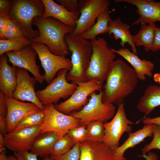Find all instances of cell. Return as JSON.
<instances>
[{
    "label": "cell",
    "instance_id": "cell-22",
    "mask_svg": "<svg viewBox=\"0 0 160 160\" xmlns=\"http://www.w3.org/2000/svg\"><path fill=\"white\" fill-rule=\"evenodd\" d=\"M42 1L45 8L43 17H53L68 26L76 27L80 15L79 12L68 11L52 0Z\"/></svg>",
    "mask_w": 160,
    "mask_h": 160
},
{
    "label": "cell",
    "instance_id": "cell-42",
    "mask_svg": "<svg viewBox=\"0 0 160 160\" xmlns=\"http://www.w3.org/2000/svg\"><path fill=\"white\" fill-rule=\"evenodd\" d=\"M142 122L144 124H154L160 127V116L153 118L149 117L143 118Z\"/></svg>",
    "mask_w": 160,
    "mask_h": 160
},
{
    "label": "cell",
    "instance_id": "cell-34",
    "mask_svg": "<svg viewBox=\"0 0 160 160\" xmlns=\"http://www.w3.org/2000/svg\"><path fill=\"white\" fill-rule=\"evenodd\" d=\"M80 142L77 143L69 151L59 156H50L53 160H79L80 151Z\"/></svg>",
    "mask_w": 160,
    "mask_h": 160
},
{
    "label": "cell",
    "instance_id": "cell-45",
    "mask_svg": "<svg viewBox=\"0 0 160 160\" xmlns=\"http://www.w3.org/2000/svg\"><path fill=\"white\" fill-rule=\"evenodd\" d=\"M153 79L155 81L159 82L160 84V72L154 74L153 76Z\"/></svg>",
    "mask_w": 160,
    "mask_h": 160
},
{
    "label": "cell",
    "instance_id": "cell-29",
    "mask_svg": "<svg viewBox=\"0 0 160 160\" xmlns=\"http://www.w3.org/2000/svg\"><path fill=\"white\" fill-rule=\"evenodd\" d=\"M45 116L44 110L30 114L20 121L12 132L36 126H40L43 122Z\"/></svg>",
    "mask_w": 160,
    "mask_h": 160
},
{
    "label": "cell",
    "instance_id": "cell-20",
    "mask_svg": "<svg viewBox=\"0 0 160 160\" xmlns=\"http://www.w3.org/2000/svg\"><path fill=\"white\" fill-rule=\"evenodd\" d=\"M115 53L120 55L132 66L139 79L144 81L146 76L151 77L154 70V64L149 60H141L137 55L131 52L127 48H120L118 50L111 48Z\"/></svg>",
    "mask_w": 160,
    "mask_h": 160
},
{
    "label": "cell",
    "instance_id": "cell-32",
    "mask_svg": "<svg viewBox=\"0 0 160 160\" xmlns=\"http://www.w3.org/2000/svg\"><path fill=\"white\" fill-rule=\"evenodd\" d=\"M4 37L8 39L25 41L29 40L25 37L20 27L9 19L4 33Z\"/></svg>",
    "mask_w": 160,
    "mask_h": 160
},
{
    "label": "cell",
    "instance_id": "cell-1",
    "mask_svg": "<svg viewBox=\"0 0 160 160\" xmlns=\"http://www.w3.org/2000/svg\"><path fill=\"white\" fill-rule=\"evenodd\" d=\"M138 79L133 68L122 59L114 60L103 86L102 102L118 105L124 103V99L136 88Z\"/></svg>",
    "mask_w": 160,
    "mask_h": 160
},
{
    "label": "cell",
    "instance_id": "cell-40",
    "mask_svg": "<svg viewBox=\"0 0 160 160\" xmlns=\"http://www.w3.org/2000/svg\"><path fill=\"white\" fill-rule=\"evenodd\" d=\"M7 112V107L5 101V96L0 92V118L6 119Z\"/></svg>",
    "mask_w": 160,
    "mask_h": 160
},
{
    "label": "cell",
    "instance_id": "cell-18",
    "mask_svg": "<svg viewBox=\"0 0 160 160\" xmlns=\"http://www.w3.org/2000/svg\"><path fill=\"white\" fill-rule=\"evenodd\" d=\"M79 160H113V149L103 142L86 140L80 142Z\"/></svg>",
    "mask_w": 160,
    "mask_h": 160
},
{
    "label": "cell",
    "instance_id": "cell-21",
    "mask_svg": "<svg viewBox=\"0 0 160 160\" xmlns=\"http://www.w3.org/2000/svg\"><path fill=\"white\" fill-rule=\"evenodd\" d=\"M154 124H145L136 131L128 133V137L121 146L113 149V160H126L124 152L128 149L132 148L148 137H153Z\"/></svg>",
    "mask_w": 160,
    "mask_h": 160
},
{
    "label": "cell",
    "instance_id": "cell-3",
    "mask_svg": "<svg viewBox=\"0 0 160 160\" xmlns=\"http://www.w3.org/2000/svg\"><path fill=\"white\" fill-rule=\"evenodd\" d=\"M65 40L71 54L72 68L66 74L67 81L76 84L87 81L86 75L92 52L91 41L72 33L66 34Z\"/></svg>",
    "mask_w": 160,
    "mask_h": 160
},
{
    "label": "cell",
    "instance_id": "cell-37",
    "mask_svg": "<svg viewBox=\"0 0 160 160\" xmlns=\"http://www.w3.org/2000/svg\"><path fill=\"white\" fill-rule=\"evenodd\" d=\"M14 153V156L18 160H38L36 155L28 151Z\"/></svg>",
    "mask_w": 160,
    "mask_h": 160
},
{
    "label": "cell",
    "instance_id": "cell-13",
    "mask_svg": "<svg viewBox=\"0 0 160 160\" xmlns=\"http://www.w3.org/2000/svg\"><path fill=\"white\" fill-rule=\"evenodd\" d=\"M5 54L12 66L29 71L40 84L44 82V77L41 74L39 66L36 61L37 54L30 45L20 50L8 52Z\"/></svg>",
    "mask_w": 160,
    "mask_h": 160
},
{
    "label": "cell",
    "instance_id": "cell-25",
    "mask_svg": "<svg viewBox=\"0 0 160 160\" xmlns=\"http://www.w3.org/2000/svg\"><path fill=\"white\" fill-rule=\"evenodd\" d=\"M160 105V86L153 85L148 86L140 98L137 106L146 117L155 108Z\"/></svg>",
    "mask_w": 160,
    "mask_h": 160
},
{
    "label": "cell",
    "instance_id": "cell-5",
    "mask_svg": "<svg viewBox=\"0 0 160 160\" xmlns=\"http://www.w3.org/2000/svg\"><path fill=\"white\" fill-rule=\"evenodd\" d=\"M91 41L92 52L86 79L87 81L96 79L103 86L116 57V53L108 47L104 38L99 37Z\"/></svg>",
    "mask_w": 160,
    "mask_h": 160
},
{
    "label": "cell",
    "instance_id": "cell-48",
    "mask_svg": "<svg viewBox=\"0 0 160 160\" xmlns=\"http://www.w3.org/2000/svg\"><path fill=\"white\" fill-rule=\"evenodd\" d=\"M42 160H53L50 157H48L44 158Z\"/></svg>",
    "mask_w": 160,
    "mask_h": 160
},
{
    "label": "cell",
    "instance_id": "cell-36",
    "mask_svg": "<svg viewBox=\"0 0 160 160\" xmlns=\"http://www.w3.org/2000/svg\"><path fill=\"white\" fill-rule=\"evenodd\" d=\"M56 1L68 11L79 12V1L77 0H57Z\"/></svg>",
    "mask_w": 160,
    "mask_h": 160
},
{
    "label": "cell",
    "instance_id": "cell-30",
    "mask_svg": "<svg viewBox=\"0 0 160 160\" xmlns=\"http://www.w3.org/2000/svg\"><path fill=\"white\" fill-rule=\"evenodd\" d=\"M76 143L67 133L63 135L55 142L50 155L59 156L64 154L70 151Z\"/></svg>",
    "mask_w": 160,
    "mask_h": 160
},
{
    "label": "cell",
    "instance_id": "cell-41",
    "mask_svg": "<svg viewBox=\"0 0 160 160\" xmlns=\"http://www.w3.org/2000/svg\"><path fill=\"white\" fill-rule=\"evenodd\" d=\"M9 18L7 16L0 15V39H4V33Z\"/></svg>",
    "mask_w": 160,
    "mask_h": 160
},
{
    "label": "cell",
    "instance_id": "cell-47",
    "mask_svg": "<svg viewBox=\"0 0 160 160\" xmlns=\"http://www.w3.org/2000/svg\"><path fill=\"white\" fill-rule=\"evenodd\" d=\"M7 160H18L15 156L11 155L8 156Z\"/></svg>",
    "mask_w": 160,
    "mask_h": 160
},
{
    "label": "cell",
    "instance_id": "cell-39",
    "mask_svg": "<svg viewBox=\"0 0 160 160\" xmlns=\"http://www.w3.org/2000/svg\"><path fill=\"white\" fill-rule=\"evenodd\" d=\"M160 50V28L156 27L155 28L154 40L151 50L155 52Z\"/></svg>",
    "mask_w": 160,
    "mask_h": 160
},
{
    "label": "cell",
    "instance_id": "cell-9",
    "mask_svg": "<svg viewBox=\"0 0 160 160\" xmlns=\"http://www.w3.org/2000/svg\"><path fill=\"white\" fill-rule=\"evenodd\" d=\"M44 110L45 116L40 126L41 133L54 132L63 135L71 129L81 125L79 119L58 111L53 104L45 106Z\"/></svg>",
    "mask_w": 160,
    "mask_h": 160
},
{
    "label": "cell",
    "instance_id": "cell-28",
    "mask_svg": "<svg viewBox=\"0 0 160 160\" xmlns=\"http://www.w3.org/2000/svg\"><path fill=\"white\" fill-rule=\"evenodd\" d=\"M86 140L103 142L105 136L104 122L92 121L86 125Z\"/></svg>",
    "mask_w": 160,
    "mask_h": 160
},
{
    "label": "cell",
    "instance_id": "cell-43",
    "mask_svg": "<svg viewBox=\"0 0 160 160\" xmlns=\"http://www.w3.org/2000/svg\"><path fill=\"white\" fill-rule=\"evenodd\" d=\"M139 157H143L146 160H157L158 156L155 153L149 152L148 154L143 153L142 155H139L138 156Z\"/></svg>",
    "mask_w": 160,
    "mask_h": 160
},
{
    "label": "cell",
    "instance_id": "cell-46",
    "mask_svg": "<svg viewBox=\"0 0 160 160\" xmlns=\"http://www.w3.org/2000/svg\"><path fill=\"white\" fill-rule=\"evenodd\" d=\"M8 156L6 152H1L0 153V160H7Z\"/></svg>",
    "mask_w": 160,
    "mask_h": 160
},
{
    "label": "cell",
    "instance_id": "cell-7",
    "mask_svg": "<svg viewBox=\"0 0 160 160\" xmlns=\"http://www.w3.org/2000/svg\"><path fill=\"white\" fill-rule=\"evenodd\" d=\"M68 71L66 69L60 70L57 77L45 89L37 91V97L44 106L50 104H56L61 98H68L76 89L77 85L69 82L66 79Z\"/></svg>",
    "mask_w": 160,
    "mask_h": 160
},
{
    "label": "cell",
    "instance_id": "cell-8",
    "mask_svg": "<svg viewBox=\"0 0 160 160\" xmlns=\"http://www.w3.org/2000/svg\"><path fill=\"white\" fill-rule=\"evenodd\" d=\"M30 45L37 54L45 71L43 75L44 80L48 84L60 70L66 69L69 71L71 69V60L69 58L53 54L44 44L32 41Z\"/></svg>",
    "mask_w": 160,
    "mask_h": 160
},
{
    "label": "cell",
    "instance_id": "cell-31",
    "mask_svg": "<svg viewBox=\"0 0 160 160\" xmlns=\"http://www.w3.org/2000/svg\"><path fill=\"white\" fill-rule=\"evenodd\" d=\"M31 42L30 40L25 41L6 39H0V56L8 52L20 50L30 45Z\"/></svg>",
    "mask_w": 160,
    "mask_h": 160
},
{
    "label": "cell",
    "instance_id": "cell-33",
    "mask_svg": "<svg viewBox=\"0 0 160 160\" xmlns=\"http://www.w3.org/2000/svg\"><path fill=\"white\" fill-rule=\"evenodd\" d=\"M153 136L152 141L141 149L143 153L146 154L153 149L160 150V127L158 125L154 124Z\"/></svg>",
    "mask_w": 160,
    "mask_h": 160
},
{
    "label": "cell",
    "instance_id": "cell-44",
    "mask_svg": "<svg viewBox=\"0 0 160 160\" xmlns=\"http://www.w3.org/2000/svg\"><path fill=\"white\" fill-rule=\"evenodd\" d=\"M6 147L4 135L0 133V152H6Z\"/></svg>",
    "mask_w": 160,
    "mask_h": 160
},
{
    "label": "cell",
    "instance_id": "cell-23",
    "mask_svg": "<svg viewBox=\"0 0 160 160\" xmlns=\"http://www.w3.org/2000/svg\"><path fill=\"white\" fill-rule=\"evenodd\" d=\"M63 135L54 132L40 133L34 140L30 152L41 158L49 157L55 142Z\"/></svg>",
    "mask_w": 160,
    "mask_h": 160
},
{
    "label": "cell",
    "instance_id": "cell-35",
    "mask_svg": "<svg viewBox=\"0 0 160 160\" xmlns=\"http://www.w3.org/2000/svg\"><path fill=\"white\" fill-rule=\"evenodd\" d=\"M86 125H83L72 128L68 132V134L76 143L86 140Z\"/></svg>",
    "mask_w": 160,
    "mask_h": 160
},
{
    "label": "cell",
    "instance_id": "cell-11",
    "mask_svg": "<svg viewBox=\"0 0 160 160\" xmlns=\"http://www.w3.org/2000/svg\"><path fill=\"white\" fill-rule=\"evenodd\" d=\"M110 2L108 0H79L80 15L72 33L79 35L90 28L98 16L108 8Z\"/></svg>",
    "mask_w": 160,
    "mask_h": 160
},
{
    "label": "cell",
    "instance_id": "cell-15",
    "mask_svg": "<svg viewBox=\"0 0 160 160\" xmlns=\"http://www.w3.org/2000/svg\"><path fill=\"white\" fill-rule=\"evenodd\" d=\"M41 133L40 126L7 133L4 136L5 145L14 152L31 150L36 138Z\"/></svg>",
    "mask_w": 160,
    "mask_h": 160
},
{
    "label": "cell",
    "instance_id": "cell-38",
    "mask_svg": "<svg viewBox=\"0 0 160 160\" xmlns=\"http://www.w3.org/2000/svg\"><path fill=\"white\" fill-rule=\"evenodd\" d=\"M12 5V0H0V15L8 16Z\"/></svg>",
    "mask_w": 160,
    "mask_h": 160
},
{
    "label": "cell",
    "instance_id": "cell-6",
    "mask_svg": "<svg viewBox=\"0 0 160 160\" xmlns=\"http://www.w3.org/2000/svg\"><path fill=\"white\" fill-rule=\"evenodd\" d=\"M95 92L90 94L88 103L81 109L69 114L79 119L81 125L95 121L107 122L115 115L116 108L113 104L103 103V91L98 94Z\"/></svg>",
    "mask_w": 160,
    "mask_h": 160
},
{
    "label": "cell",
    "instance_id": "cell-4",
    "mask_svg": "<svg viewBox=\"0 0 160 160\" xmlns=\"http://www.w3.org/2000/svg\"><path fill=\"white\" fill-rule=\"evenodd\" d=\"M8 17L21 29L25 37L31 40L38 37L39 30L32 27L36 17L43 16L45 8L42 0H13Z\"/></svg>",
    "mask_w": 160,
    "mask_h": 160
},
{
    "label": "cell",
    "instance_id": "cell-26",
    "mask_svg": "<svg viewBox=\"0 0 160 160\" xmlns=\"http://www.w3.org/2000/svg\"><path fill=\"white\" fill-rule=\"evenodd\" d=\"M108 8L101 13L97 17L96 22L89 29L79 35L82 38L90 41L96 39L100 34L108 33V24L112 20Z\"/></svg>",
    "mask_w": 160,
    "mask_h": 160
},
{
    "label": "cell",
    "instance_id": "cell-19",
    "mask_svg": "<svg viewBox=\"0 0 160 160\" xmlns=\"http://www.w3.org/2000/svg\"><path fill=\"white\" fill-rule=\"evenodd\" d=\"M5 54L0 57V90L5 97H12L17 86V67L10 66Z\"/></svg>",
    "mask_w": 160,
    "mask_h": 160
},
{
    "label": "cell",
    "instance_id": "cell-27",
    "mask_svg": "<svg viewBox=\"0 0 160 160\" xmlns=\"http://www.w3.org/2000/svg\"><path fill=\"white\" fill-rule=\"evenodd\" d=\"M141 23L140 30L136 35L133 36V40L136 47L143 46L145 50L148 52L152 50L156 26L155 23L148 25L145 23Z\"/></svg>",
    "mask_w": 160,
    "mask_h": 160
},
{
    "label": "cell",
    "instance_id": "cell-16",
    "mask_svg": "<svg viewBox=\"0 0 160 160\" xmlns=\"http://www.w3.org/2000/svg\"><path fill=\"white\" fill-rule=\"evenodd\" d=\"M7 112L6 121L7 133L12 132L17 124L26 116L42 110L32 103H26L14 97H5Z\"/></svg>",
    "mask_w": 160,
    "mask_h": 160
},
{
    "label": "cell",
    "instance_id": "cell-2",
    "mask_svg": "<svg viewBox=\"0 0 160 160\" xmlns=\"http://www.w3.org/2000/svg\"><path fill=\"white\" fill-rule=\"evenodd\" d=\"M33 25L38 28L39 36L31 40L32 42L44 44L49 50L56 55L66 57L69 53L65 37L68 33H73L75 28L68 26L52 17H36Z\"/></svg>",
    "mask_w": 160,
    "mask_h": 160
},
{
    "label": "cell",
    "instance_id": "cell-17",
    "mask_svg": "<svg viewBox=\"0 0 160 160\" xmlns=\"http://www.w3.org/2000/svg\"><path fill=\"white\" fill-rule=\"evenodd\" d=\"M116 3L125 2L135 6L139 18L132 24L138 25L140 23L150 24L160 21V2L150 0H116Z\"/></svg>",
    "mask_w": 160,
    "mask_h": 160
},
{
    "label": "cell",
    "instance_id": "cell-12",
    "mask_svg": "<svg viewBox=\"0 0 160 160\" xmlns=\"http://www.w3.org/2000/svg\"><path fill=\"white\" fill-rule=\"evenodd\" d=\"M133 123L127 118L124 104L118 105L117 111L112 119L104 123L105 136L103 143L113 149L119 146V141L123 134L130 132Z\"/></svg>",
    "mask_w": 160,
    "mask_h": 160
},
{
    "label": "cell",
    "instance_id": "cell-14",
    "mask_svg": "<svg viewBox=\"0 0 160 160\" xmlns=\"http://www.w3.org/2000/svg\"><path fill=\"white\" fill-rule=\"evenodd\" d=\"M17 86L13 97L21 101L32 103L42 110L44 106L39 100L35 91V86L37 81L34 77H32L26 70L17 67Z\"/></svg>",
    "mask_w": 160,
    "mask_h": 160
},
{
    "label": "cell",
    "instance_id": "cell-24",
    "mask_svg": "<svg viewBox=\"0 0 160 160\" xmlns=\"http://www.w3.org/2000/svg\"><path fill=\"white\" fill-rule=\"evenodd\" d=\"M130 26L127 23L123 22L120 18L114 20H112L108 24V33L112 34L116 40L120 39V44L123 47L127 43L130 45L133 52L137 55V52L133 40V36L130 31Z\"/></svg>",
    "mask_w": 160,
    "mask_h": 160
},
{
    "label": "cell",
    "instance_id": "cell-10",
    "mask_svg": "<svg viewBox=\"0 0 160 160\" xmlns=\"http://www.w3.org/2000/svg\"><path fill=\"white\" fill-rule=\"evenodd\" d=\"M76 89L67 100L59 104H54L55 108L66 115H69L75 110L84 106L88 103V98L93 92L102 91V87L96 79L85 82H79Z\"/></svg>",
    "mask_w": 160,
    "mask_h": 160
}]
</instances>
